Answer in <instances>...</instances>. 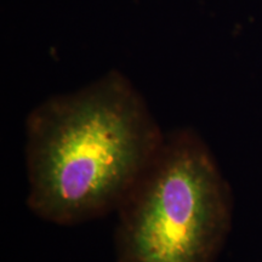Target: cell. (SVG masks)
I'll use <instances>...</instances> for the list:
<instances>
[{
    "label": "cell",
    "mask_w": 262,
    "mask_h": 262,
    "mask_svg": "<svg viewBox=\"0 0 262 262\" xmlns=\"http://www.w3.org/2000/svg\"><path fill=\"white\" fill-rule=\"evenodd\" d=\"M233 201L211 149L189 127L165 133L117 209L120 262H211Z\"/></svg>",
    "instance_id": "2"
},
{
    "label": "cell",
    "mask_w": 262,
    "mask_h": 262,
    "mask_svg": "<svg viewBox=\"0 0 262 262\" xmlns=\"http://www.w3.org/2000/svg\"><path fill=\"white\" fill-rule=\"evenodd\" d=\"M164 135L142 96L118 72L48 98L25 123L28 209L58 226L117 211Z\"/></svg>",
    "instance_id": "1"
}]
</instances>
